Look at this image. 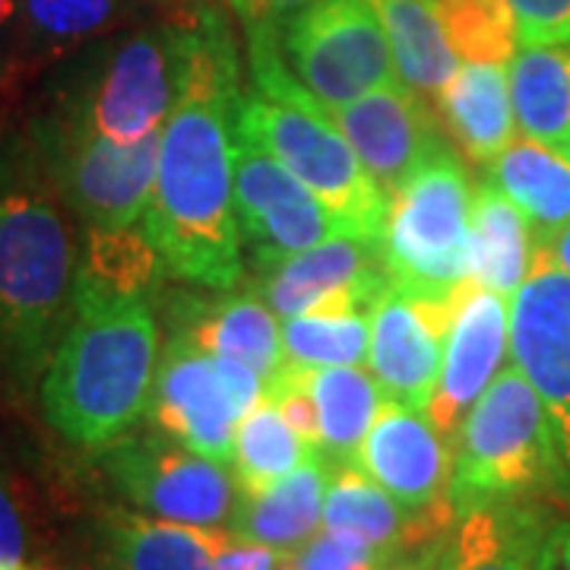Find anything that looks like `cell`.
Here are the masks:
<instances>
[{"label":"cell","mask_w":570,"mask_h":570,"mask_svg":"<svg viewBox=\"0 0 570 570\" xmlns=\"http://www.w3.org/2000/svg\"><path fill=\"white\" fill-rule=\"evenodd\" d=\"M238 96V48L232 22L216 3L206 17L190 82L163 127L156 190L142 216L168 273L216 292H232L245 279L228 127Z\"/></svg>","instance_id":"obj_1"},{"label":"cell","mask_w":570,"mask_h":570,"mask_svg":"<svg viewBox=\"0 0 570 570\" xmlns=\"http://www.w3.org/2000/svg\"><path fill=\"white\" fill-rule=\"evenodd\" d=\"M26 130L0 137V400L29 403L73 321L80 242Z\"/></svg>","instance_id":"obj_2"},{"label":"cell","mask_w":570,"mask_h":570,"mask_svg":"<svg viewBox=\"0 0 570 570\" xmlns=\"http://www.w3.org/2000/svg\"><path fill=\"white\" fill-rule=\"evenodd\" d=\"M159 355L149 295L80 279L73 321L39 387L48 425L89 450L121 441L149 412Z\"/></svg>","instance_id":"obj_3"},{"label":"cell","mask_w":570,"mask_h":570,"mask_svg":"<svg viewBox=\"0 0 570 570\" xmlns=\"http://www.w3.org/2000/svg\"><path fill=\"white\" fill-rule=\"evenodd\" d=\"M254 89L238 96V140L266 149L311 187L346 235L381 242L390 200L343 137L333 115L292 73L283 55V26H245Z\"/></svg>","instance_id":"obj_4"},{"label":"cell","mask_w":570,"mask_h":570,"mask_svg":"<svg viewBox=\"0 0 570 570\" xmlns=\"http://www.w3.org/2000/svg\"><path fill=\"white\" fill-rule=\"evenodd\" d=\"M216 0L121 26L51 67L45 108L121 142L163 134L190 82Z\"/></svg>","instance_id":"obj_5"},{"label":"cell","mask_w":570,"mask_h":570,"mask_svg":"<svg viewBox=\"0 0 570 570\" xmlns=\"http://www.w3.org/2000/svg\"><path fill=\"white\" fill-rule=\"evenodd\" d=\"M450 450V504L456 520L489 504L532 501L554 489L549 412L517 365L494 374L453 434Z\"/></svg>","instance_id":"obj_6"},{"label":"cell","mask_w":570,"mask_h":570,"mask_svg":"<svg viewBox=\"0 0 570 570\" xmlns=\"http://www.w3.org/2000/svg\"><path fill=\"white\" fill-rule=\"evenodd\" d=\"M472 209L475 187L448 146L390 197L384 225L390 283L419 298L453 302L472 283Z\"/></svg>","instance_id":"obj_7"},{"label":"cell","mask_w":570,"mask_h":570,"mask_svg":"<svg viewBox=\"0 0 570 570\" xmlns=\"http://www.w3.org/2000/svg\"><path fill=\"white\" fill-rule=\"evenodd\" d=\"M26 134L41 168L70 216L86 228H127L142 223L159 171V142H121L45 108L29 118Z\"/></svg>","instance_id":"obj_8"},{"label":"cell","mask_w":570,"mask_h":570,"mask_svg":"<svg viewBox=\"0 0 570 570\" xmlns=\"http://www.w3.org/2000/svg\"><path fill=\"white\" fill-rule=\"evenodd\" d=\"M283 55L326 111L400 82L384 22L371 0L311 3L283 26Z\"/></svg>","instance_id":"obj_9"},{"label":"cell","mask_w":570,"mask_h":570,"mask_svg":"<svg viewBox=\"0 0 570 570\" xmlns=\"http://www.w3.org/2000/svg\"><path fill=\"white\" fill-rule=\"evenodd\" d=\"M102 466L134 508L159 520L216 530L238 508V479L225 463L181 448L156 428L102 448Z\"/></svg>","instance_id":"obj_10"},{"label":"cell","mask_w":570,"mask_h":570,"mask_svg":"<svg viewBox=\"0 0 570 570\" xmlns=\"http://www.w3.org/2000/svg\"><path fill=\"white\" fill-rule=\"evenodd\" d=\"M510 355L549 412L551 498L570 508V273L539 254L510 302Z\"/></svg>","instance_id":"obj_11"},{"label":"cell","mask_w":570,"mask_h":570,"mask_svg":"<svg viewBox=\"0 0 570 570\" xmlns=\"http://www.w3.org/2000/svg\"><path fill=\"white\" fill-rule=\"evenodd\" d=\"M235 213L257 269L346 235L311 187L247 140L235 146Z\"/></svg>","instance_id":"obj_12"},{"label":"cell","mask_w":570,"mask_h":570,"mask_svg":"<svg viewBox=\"0 0 570 570\" xmlns=\"http://www.w3.org/2000/svg\"><path fill=\"white\" fill-rule=\"evenodd\" d=\"M381 242L333 235L261 269V295L279 317L371 311L390 288Z\"/></svg>","instance_id":"obj_13"},{"label":"cell","mask_w":570,"mask_h":570,"mask_svg":"<svg viewBox=\"0 0 570 570\" xmlns=\"http://www.w3.org/2000/svg\"><path fill=\"white\" fill-rule=\"evenodd\" d=\"M146 422L181 448L225 466L235 456L242 415L225 390L216 355L197 346L187 333L171 330V340L165 343Z\"/></svg>","instance_id":"obj_14"},{"label":"cell","mask_w":570,"mask_h":570,"mask_svg":"<svg viewBox=\"0 0 570 570\" xmlns=\"http://www.w3.org/2000/svg\"><path fill=\"white\" fill-rule=\"evenodd\" d=\"M330 115L387 200L406 184L409 175L450 146L438 111H431L428 99L403 82L374 89Z\"/></svg>","instance_id":"obj_15"},{"label":"cell","mask_w":570,"mask_h":570,"mask_svg":"<svg viewBox=\"0 0 570 570\" xmlns=\"http://www.w3.org/2000/svg\"><path fill=\"white\" fill-rule=\"evenodd\" d=\"M453 307L456 298H419L396 285L374 302L367 362L387 396L406 406L428 409L444 365Z\"/></svg>","instance_id":"obj_16"},{"label":"cell","mask_w":570,"mask_h":570,"mask_svg":"<svg viewBox=\"0 0 570 570\" xmlns=\"http://www.w3.org/2000/svg\"><path fill=\"white\" fill-rule=\"evenodd\" d=\"M358 466L415 513L453 510L450 472L453 450L425 409L387 396L358 450ZM456 513V510H453Z\"/></svg>","instance_id":"obj_17"},{"label":"cell","mask_w":570,"mask_h":570,"mask_svg":"<svg viewBox=\"0 0 570 570\" xmlns=\"http://www.w3.org/2000/svg\"><path fill=\"white\" fill-rule=\"evenodd\" d=\"M510 343L508 298L466 283L456 292V307L448 330L444 365L434 396L428 403V419L441 428L444 438H453L469 409L485 393L494 374L501 371Z\"/></svg>","instance_id":"obj_18"},{"label":"cell","mask_w":570,"mask_h":570,"mask_svg":"<svg viewBox=\"0 0 570 570\" xmlns=\"http://www.w3.org/2000/svg\"><path fill=\"white\" fill-rule=\"evenodd\" d=\"M168 321L171 330L187 333L206 352L238 358L254 371H261L266 390L285 367L283 330L273 317V307L264 302V295L225 292L213 302L197 295H178L168 307Z\"/></svg>","instance_id":"obj_19"},{"label":"cell","mask_w":570,"mask_h":570,"mask_svg":"<svg viewBox=\"0 0 570 570\" xmlns=\"http://www.w3.org/2000/svg\"><path fill=\"white\" fill-rule=\"evenodd\" d=\"M456 527L453 510L415 513L403 508L387 489H381L358 463H343L330 472L324 498V530H348L367 546L393 558L448 535Z\"/></svg>","instance_id":"obj_20"},{"label":"cell","mask_w":570,"mask_h":570,"mask_svg":"<svg viewBox=\"0 0 570 570\" xmlns=\"http://www.w3.org/2000/svg\"><path fill=\"white\" fill-rule=\"evenodd\" d=\"M551 530L554 523L532 501L472 510L448 532L438 570H539Z\"/></svg>","instance_id":"obj_21"},{"label":"cell","mask_w":570,"mask_h":570,"mask_svg":"<svg viewBox=\"0 0 570 570\" xmlns=\"http://www.w3.org/2000/svg\"><path fill=\"white\" fill-rule=\"evenodd\" d=\"M438 121L469 163L491 165L517 140L508 63H460L434 99Z\"/></svg>","instance_id":"obj_22"},{"label":"cell","mask_w":570,"mask_h":570,"mask_svg":"<svg viewBox=\"0 0 570 570\" xmlns=\"http://www.w3.org/2000/svg\"><path fill=\"white\" fill-rule=\"evenodd\" d=\"M333 463L324 453L311 456L283 482L238 498L228 527L232 535L273 551H302L324 523V498Z\"/></svg>","instance_id":"obj_23"},{"label":"cell","mask_w":570,"mask_h":570,"mask_svg":"<svg viewBox=\"0 0 570 570\" xmlns=\"http://www.w3.org/2000/svg\"><path fill=\"white\" fill-rule=\"evenodd\" d=\"M127 22H137L127 0H17L20 80L55 67Z\"/></svg>","instance_id":"obj_24"},{"label":"cell","mask_w":570,"mask_h":570,"mask_svg":"<svg viewBox=\"0 0 570 570\" xmlns=\"http://www.w3.org/2000/svg\"><path fill=\"white\" fill-rule=\"evenodd\" d=\"M523 209L535 245L570 225V159L546 142L513 140L489 165V178Z\"/></svg>","instance_id":"obj_25"},{"label":"cell","mask_w":570,"mask_h":570,"mask_svg":"<svg viewBox=\"0 0 570 570\" xmlns=\"http://www.w3.org/2000/svg\"><path fill=\"white\" fill-rule=\"evenodd\" d=\"M225 532L142 513H115L105 523L108 570H216Z\"/></svg>","instance_id":"obj_26"},{"label":"cell","mask_w":570,"mask_h":570,"mask_svg":"<svg viewBox=\"0 0 570 570\" xmlns=\"http://www.w3.org/2000/svg\"><path fill=\"white\" fill-rule=\"evenodd\" d=\"M292 374L302 381L317 406L321 453L333 466L358 463V450L384 403L377 377L358 365L292 367Z\"/></svg>","instance_id":"obj_27"},{"label":"cell","mask_w":570,"mask_h":570,"mask_svg":"<svg viewBox=\"0 0 570 570\" xmlns=\"http://www.w3.org/2000/svg\"><path fill=\"white\" fill-rule=\"evenodd\" d=\"M393 51L396 80L434 102L460 70L434 0H371Z\"/></svg>","instance_id":"obj_28"},{"label":"cell","mask_w":570,"mask_h":570,"mask_svg":"<svg viewBox=\"0 0 570 570\" xmlns=\"http://www.w3.org/2000/svg\"><path fill=\"white\" fill-rule=\"evenodd\" d=\"M535 238L523 209L491 181L475 187L472 209V283L504 298L530 276Z\"/></svg>","instance_id":"obj_29"},{"label":"cell","mask_w":570,"mask_h":570,"mask_svg":"<svg viewBox=\"0 0 570 570\" xmlns=\"http://www.w3.org/2000/svg\"><path fill=\"white\" fill-rule=\"evenodd\" d=\"M510 99L527 140L564 149L570 142V41L523 48L510 61Z\"/></svg>","instance_id":"obj_30"},{"label":"cell","mask_w":570,"mask_h":570,"mask_svg":"<svg viewBox=\"0 0 570 570\" xmlns=\"http://www.w3.org/2000/svg\"><path fill=\"white\" fill-rule=\"evenodd\" d=\"M317 453L321 450L307 444L305 438L288 425L276 400L266 396L238 422L232 466H235L242 494H257V491H266L269 485L283 482L285 475L305 466Z\"/></svg>","instance_id":"obj_31"},{"label":"cell","mask_w":570,"mask_h":570,"mask_svg":"<svg viewBox=\"0 0 570 570\" xmlns=\"http://www.w3.org/2000/svg\"><path fill=\"white\" fill-rule=\"evenodd\" d=\"M165 273L168 266L146 228H86V242L80 247L82 283L153 298Z\"/></svg>","instance_id":"obj_32"},{"label":"cell","mask_w":570,"mask_h":570,"mask_svg":"<svg viewBox=\"0 0 570 570\" xmlns=\"http://www.w3.org/2000/svg\"><path fill=\"white\" fill-rule=\"evenodd\" d=\"M371 348V311L285 317L283 352L292 367L362 365Z\"/></svg>","instance_id":"obj_33"},{"label":"cell","mask_w":570,"mask_h":570,"mask_svg":"<svg viewBox=\"0 0 570 570\" xmlns=\"http://www.w3.org/2000/svg\"><path fill=\"white\" fill-rule=\"evenodd\" d=\"M460 61L510 63L520 29L508 0H434Z\"/></svg>","instance_id":"obj_34"},{"label":"cell","mask_w":570,"mask_h":570,"mask_svg":"<svg viewBox=\"0 0 570 570\" xmlns=\"http://www.w3.org/2000/svg\"><path fill=\"white\" fill-rule=\"evenodd\" d=\"M295 558L302 570H377L387 561L384 551L348 530L317 532L305 549L295 551Z\"/></svg>","instance_id":"obj_35"},{"label":"cell","mask_w":570,"mask_h":570,"mask_svg":"<svg viewBox=\"0 0 570 570\" xmlns=\"http://www.w3.org/2000/svg\"><path fill=\"white\" fill-rule=\"evenodd\" d=\"M520 45H568L570 41V0H508Z\"/></svg>","instance_id":"obj_36"},{"label":"cell","mask_w":570,"mask_h":570,"mask_svg":"<svg viewBox=\"0 0 570 570\" xmlns=\"http://www.w3.org/2000/svg\"><path fill=\"white\" fill-rule=\"evenodd\" d=\"M26 551H29L26 517L13 489L0 475V570H29Z\"/></svg>","instance_id":"obj_37"},{"label":"cell","mask_w":570,"mask_h":570,"mask_svg":"<svg viewBox=\"0 0 570 570\" xmlns=\"http://www.w3.org/2000/svg\"><path fill=\"white\" fill-rule=\"evenodd\" d=\"M283 554L285 551H273L225 532L219 554H216V570H276Z\"/></svg>","instance_id":"obj_38"},{"label":"cell","mask_w":570,"mask_h":570,"mask_svg":"<svg viewBox=\"0 0 570 570\" xmlns=\"http://www.w3.org/2000/svg\"><path fill=\"white\" fill-rule=\"evenodd\" d=\"M242 26H285L317 0H225Z\"/></svg>","instance_id":"obj_39"},{"label":"cell","mask_w":570,"mask_h":570,"mask_svg":"<svg viewBox=\"0 0 570 570\" xmlns=\"http://www.w3.org/2000/svg\"><path fill=\"white\" fill-rule=\"evenodd\" d=\"M20 82L17 70V0H0V89Z\"/></svg>","instance_id":"obj_40"},{"label":"cell","mask_w":570,"mask_h":570,"mask_svg":"<svg viewBox=\"0 0 570 570\" xmlns=\"http://www.w3.org/2000/svg\"><path fill=\"white\" fill-rule=\"evenodd\" d=\"M444 539H434V542H425V546H415V549L396 551L393 558H387L377 570H438V561H441V551H444Z\"/></svg>","instance_id":"obj_41"},{"label":"cell","mask_w":570,"mask_h":570,"mask_svg":"<svg viewBox=\"0 0 570 570\" xmlns=\"http://www.w3.org/2000/svg\"><path fill=\"white\" fill-rule=\"evenodd\" d=\"M190 3L197 0H127V7L134 10L137 20H146V17H168V13H181Z\"/></svg>","instance_id":"obj_42"},{"label":"cell","mask_w":570,"mask_h":570,"mask_svg":"<svg viewBox=\"0 0 570 570\" xmlns=\"http://www.w3.org/2000/svg\"><path fill=\"white\" fill-rule=\"evenodd\" d=\"M535 254L539 257H546L549 264L561 266V269H568L570 273V225L568 228H561L554 238H549L546 245H535Z\"/></svg>","instance_id":"obj_43"},{"label":"cell","mask_w":570,"mask_h":570,"mask_svg":"<svg viewBox=\"0 0 570 570\" xmlns=\"http://www.w3.org/2000/svg\"><path fill=\"white\" fill-rule=\"evenodd\" d=\"M551 549H554L558 570H570V523H554V530H551Z\"/></svg>","instance_id":"obj_44"},{"label":"cell","mask_w":570,"mask_h":570,"mask_svg":"<svg viewBox=\"0 0 570 570\" xmlns=\"http://www.w3.org/2000/svg\"><path fill=\"white\" fill-rule=\"evenodd\" d=\"M539 570H558V561H554V549H551V535H549V546L542 551V564Z\"/></svg>","instance_id":"obj_45"},{"label":"cell","mask_w":570,"mask_h":570,"mask_svg":"<svg viewBox=\"0 0 570 570\" xmlns=\"http://www.w3.org/2000/svg\"><path fill=\"white\" fill-rule=\"evenodd\" d=\"M276 570H302L298 568V558H295V551H285L283 558H279V564Z\"/></svg>","instance_id":"obj_46"},{"label":"cell","mask_w":570,"mask_h":570,"mask_svg":"<svg viewBox=\"0 0 570 570\" xmlns=\"http://www.w3.org/2000/svg\"><path fill=\"white\" fill-rule=\"evenodd\" d=\"M561 153H564V156H568V159H570V142H568V146H564V149H561Z\"/></svg>","instance_id":"obj_47"}]
</instances>
